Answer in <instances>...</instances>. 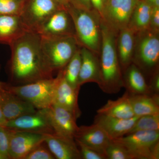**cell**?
Instances as JSON below:
<instances>
[{"label": "cell", "mask_w": 159, "mask_h": 159, "mask_svg": "<svg viewBox=\"0 0 159 159\" xmlns=\"http://www.w3.org/2000/svg\"><path fill=\"white\" fill-rule=\"evenodd\" d=\"M9 46L11 84L23 85L53 77L54 72L43 55L41 37L37 33L27 30Z\"/></svg>", "instance_id": "cell-1"}, {"label": "cell", "mask_w": 159, "mask_h": 159, "mask_svg": "<svg viewBox=\"0 0 159 159\" xmlns=\"http://www.w3.org/2000/svg\"><path fill=\"white\" fill-rule=\"evenodd\" d=\"M101 46L100 67L102 82L99 87L104 93L116 94L124 88L123 73L117 54L118 33L101 20Z\"/></svg>", "instance_id": "cell-2"}, {"label": "cell", "mask_w": 159, "mask_h": 159, "mask_svg": "<svg viewBox=\"0 0 159 159\" xmlns=\"http://www.w3.org/2000/svg\"><path fill=\"white\" fill-rule=\"evenodd\" d=\"M75 29L80 45L100 56L101 46V18L95 9L91 11L77 9L69 5L66 8Z\"/></svg>", "instance_id": "cell-3"}, {"label": "cell", "mask_w": 159, "mask_h": 159, "mask_svg": "<svg viewBox=\"0 0 159 159\" xmlns=\"http://www.w3.org/2000/svg\"><path fill=\"white\" fill-rule=\"evenodd\" d=\"M135 34L132 63L149 79L159 71V32L149 28Z\"/></svg>", "instance_id": "cell-4"}, {"label": "cell", "mask_w": 159, "mask_h": 159, "mask_svg": "<svg viewBox=\"0 0 159 159\" xmlns=\"http://www.w3.org/2000/svg\"><path fill=\"white\" fill-rule=\"evenodd\" d=\"M44 57L53 72L64 68L80 47L76 36H40Z\"/></svg>", "instance_id": "cell-5"}, {"label": "cell", "mask_w": 159, "mask_h": 159, "mask_svg": "<svg viewBox=\"0 0 159 159\" xmlns=\"http://www.w3.org/2000/svg\"><path fill=\"white\" fill-rule=\"evenodd\" d=\"M112 141L125 148L132 159H159V130L139 131Z\"/></svg>", "instance_id": "cell-6"}, {"label": "cell", "mask_w": 159, "mask_h": 159, "mask_svg": "<svg viewBox=\"0 0 159 159\" xmlns=\"http://www.w3.org/2000/svg\"><path fill=\"white\" fill-rule=\"evenodd\" d=\"M55 78L38 80L20 85H13L4 83L9 90L32 104L39 110L48 108L53 104L55 89L58 81Z\"/></svg>", "instance_id": "cell-7"}, {"label": "cell", "mask_w": 159, "mask_h": 159, "mask_svg": "<svg viewBox=\"0 0 159 159\" xmlns=\"http://www.w3.org/2000/svg\"><path fill=\"white\" fill-rule=\"evenodd\" d=\"M139 0H107L101 19L117 33L128 27L132 13Z\"/></svg>", "instance_id": "cell-8"}, {"label": "cell", "mask_w": 159, "mask_h": 159, "mask_svg": "<svg viewBox=\"0 0 159 159\" xmlns=\"http://www.w3.org/2000/svg\"><path fill=\"white\" fill-rule=\"evenodd\" d=\"M20 16L29 30L36 32L47 19L57 10L64 9L55 0H28Z\"/></svg>", "instance_id": "cell-9"}, {"label": "cell", "mask_w": 159, "mask_h": 159, "mask_svg": "<svg viewBox=\"0 0 159 159\" xmlns=\"http://www.w3.org/2000/svg\"><path fill=\"white\" fill-rule=\"evenodd\" d=\"M47 118L54 134L72 140L78 131L77 118L73 113L59 106L52 104L50 107L39 110Z\"/></svg>", "instance_id": "cell-10"}, {"label": "cell", "mask_w": 159, "mask_h": 159, "mask_svg": "<svg viewBox=\"0 0 159 159\" xmlns=\"http://www.w3.org/2000/svg\"><path fill=\"white\" fill-rule=\"evenodd\" d=\"M9 129L11 159H24L33 148L44 142L46 138V134Z\"/></svg>", "instance_id": "cell-11"}, {"label": "cell", "mask_w": 159, "mask_h": 159, "mask_svg": "<svg viewBox=\"0 0 159 159\" xmlns=\"http://www.w3.org/2000/svg\"><path fill=\"white\" fill-rule=\"evenodd\" d=\"M40 36H75L73 20L66 9L54 12L36 31Z\"/></svg>", "instance_id": "cell-12"}, {"label": "cell", "mask_w": 159, "mask_h": 159, "mask_svg": "<svg viewBox=\"0 0 159 159\" xmlns=\"http://www.w3.org/2000/svg\"><path fill=\"white\" fill-rule=\"evenodd\" d=\"M0 102L3 116L7 121L37 111L31 103L9 90L3 82H2L0 92Z\"/></svg>", "instance_id": "cell-13"}, {"label": "cell", "mask_w": 159, "mask_h": 159, "mask_svg": "<svg viewBox=\"0 0 159 159\" xmlns=\"http://www.w3.org/2000/svg\"><path fill=\"white\" fill-rule=\"evenodd\" d=\"M5 127L14 130L43 134H54L48 120L40 110L7 121Z\"/></svg>", "instance_id": "cell-14"}, {"label": "cell", "mask_w": 159, "mask_h": 159, "mask_svg": "<svg viewBox=\"0 0 159 159\" xmlns=\"http://www.w3.org/2000/svg\"><path fill=\"white\" fill-rule=\"evenodd\" d=\"M58 71L57 81L53 101V104L59 106L70 111L77 119L81 115L78 105L80 89L72 88L64 76L63 70Z\"/></svg>", "instance_id": "cell-15"}, {"label": "cell", "mask_w": 159, "mask_h": 159, "mask_svg": "<svg viewBox=\"0 0 159 159\" xmlns=\"http://www.w3.org/2000/svg\"><path fill=\"white\" fill-rule=\"evenodd\" d=\"M75 140L104 155L112 141L105 131L94 123L90 125L79 126Z\"/></svg>", "instance_id": "cell-16"}, {"label": "cell", "mask_w": 159, "mask_h": 159, "mask_svg": "<svg viewBox=\"0 0 159 159\" xmlns=\"http://www.w3.org/2000/svg\"><path fill=\"white\" fill-rule=\"evenodd\" d=\"M81 67L80 72L78 85L81 87L89 82H93L100 86L102 82L99 56L93 52L80 47Z\"/></svg>", "instance_id": "cell-17"}, {"label": "cell", "mask_w": 159, "mask_h": 159, "mask_svg": "<svg viewBox=\"0 0 159 159\" xmlns=\"http://www.w3.org/2000/svg\"><path fill=\"white\" fill-rule=\"evenodd\" d=\"M139 118L135 116L130 119H119L97 113L94 117L93 123L101 127L113 140L127 134Z\"/></svg>", "instance_id": "cell-18"}, {"label": "cell", "mask_w": 159, "mask_h": 159, "mask_svg": "<svg viewBox=\"0 0 159 159\" xmlns=\"http://www.w3.org/2000/svg\"><path fill=\"white\" fill-rule=\"evenodd\" d=\"M45 142L56 159H82L75 140L51 134L46 135Z\"/></svg>", "instance_id": "cell-19"}, {"label": "cell", "mask_w": 159, "mask_h": 159, "mask_svg": "<svg viewBox=\"0 0 159 159\" xmlns=\"http://www.w3.org/2000/svg\"><path fill=\"white\" fill-rule=\"evenodd\" d=\"M124 87L130 95H152L142 71L131 63L123 72Z\"/></svg>", "instance_id": "cell-20"}, {"label": "cell", "mask_w": 159, "mask_h": 159, "mask_svg": "<svg viewBox=\"0 0 159 159\" xmlns=\"http://www.w3.org/2000/svg\"><path fill=\"white\" fill-rule=\"evenodd\" d=\"M135 34L133 31L126 27L119 31L117 35V54L122 73L132 63Z\"/></svg>", "instance_id": "cell-21"}, {"label": "cell", "mask_w": 159, "mask_h": 159, "mask_svg": "<svg viewBox=\"0 0 159 159\" xmlns=\"http://www.w3.org/2000/svg\"><path fill=\"white\" fill-rule=\"evenodd\" d=\"M27 30L20 16L0 15V43L9 45Z\"/></svg>", "instance_id": "cell-22"}, {"label": "cell", "mask_w": 159, "mask_h": 159, "mask_svg": "<svg viewBox=\"0 0 159 159\" xmlns=\"http://www.w3.org/2000/svg\"><path fill=\"white\" fill-rule=\"evenodd\" d=\"M97 113L122 119H130L135 116L129 94L127 91L116 100H108L105 105L97 111Z\"/></svg>", "instance_id": "cell-23"}, {"label": "cell", "mask_w": 159, "mask_h": 159, "mask_svg": "<svg viewBox=\"0 0 159 159\" xmlns=\"http://www.w3.org/2000/svg\"><path fill=\"white\" fill-rule=\"evenodd\" d=\"M129 99L135 116L159 115V95L129 94Z\"/></svg>", "instance_id": "cell-24"}, {"label": "cell", "mask_w": 159, "mask_h": 159, "mask_svg": "<svg viewBox=\"0 0 159 159\" xmlns=\"http://www.w3.org/2000/svg\"><path fill=\"white\" fill-rule=\"evenodd\" d=\"M152 7L146 0H139L132 13L127 27L135 33L149 29Z\"/></svg>", "instance_id": "cell-25"}, {"label": "cell", "mask_w": 159, "mask_h": 159, "mask_svg": "<svg viewBox=\"0 0 159 159\" xmlns=\"http://www.w3.org/2000/svg\"><path fill=\"white\" fill-rule=\"evenodd\" d=\"M80 47L65 67L63 69L64 76L70 85L74 89L80 90V87L78 85V79L81 64Z\"/></svg>", "instance_id": "cell-26"}, {"label": "cell", "mask_w": 159, "mask_h": 159, "mask_svg": "<svg viewBox=\"0 0 159 159\" xmlns=\"http://www.w3.org/2000/svg\"><path fill=\"white\" fill-rule=\"evenodd\" d=\"M152 130H159V115H148L139 117L127 134L139 131Z\"/></svg>", "instance_id": "cell-27"}, {"label": "cell", "mask_w": 159, "mask_h": 159, "mask_svg": "<svg viewBox=\"0 0 159 159\" xmlns=\"http://www.w3.org/2000/svg\"><path fill=\"white\" fill-rule=\"evenodd\" d=\"M25 0H0V15L20 16Z\"/></svg>", "instance_id": "cell-28"}, {"label": "cell", "mask_w": 159, "mask_h": 159, "mask_svg": "<svg viewBox=\"0 0 159 159\" xmlns=\"http://www.w3.org/2000/svg\"><path fill=\"white\" fill-rule=\"evenodd\" d=\"M45 141L32 149L24 159H54Z\"/></svg>", "instance_id": "cell-29"}, {"label": "cell", "mask_w": 159, "mask_h": 159, "mask_svg": "<svg viewBox=\"0 0 159 159\" xmlns=\"http://www.w3.org/2000/svg\"><path fill=\"white\" fill-rule=\"evenodd\" d=\"M107 159H132L127 151L112 141L105 151Z\"/></svg>", "instance_id": "cell-30"}, {"label": "cell", "mask_w": 159, "mask_h": 159, "mask_svg": "<svg viewBox=\"0 0 159 159\" xmlns=\"http://www.w3.org/2000/svg\"><path fill=\"white\" fill-rule=\"evenodd\" d=\"M9 129L0 126V153L5 159L10 158L9 155Z\"/></svg>", "instance_id": "cell-31"}, {"label": "cell", "mask_w": 159, "mask_h": 159, "mask_svg": "<svg viewBox=\"0 0 159 159\" xmlns=\"http://www.w3.org/2000/svg\"><path fill=\"white\" fill-rule=\"evenodd\" d=\"M75 141L80 152L82 159H107L105 155L99 153L77 140H75Z\"/></svg>", "instance_id": "cell-32"}, {"label": "cell", "mask_w": 159, "mask_h": 159, "mask_svg": "<svg viewBox=\"0 0 159 159\" xmlns=\"http://www.w3.org/2000/svg\"><path fill=\"white\" fill-rule=\"evenodd\" d=\"M69 4L77 9L91 11L94 9L90 0H68Z\"/></svg>", "instance_id": "cell-33"}, {"label": "cell", "mask_w": 159, "mask_h": 159, "mask_svg": "<svg viewBox=\"0 0 159 159\" xmlns=\"http://www.w3.org/2000/svg\"><path fill=\"white\" fill-rule=\"evenodd\" d=\"M149 28L154 31L159 32V7H152Z\"/></svg>", "instance_id": "cell-34"}, {"label": "cell", "mask_w": 159, "mask_h": 159, "mask_svg": "<svg viewBox=\"0 0 159 159\" xmlns=\"http://www.w3.org/2000/svg\"><path fill=\"white\" fill-rule=\"evenodd\" d=\"M148 83L152 95H159V71L152 76Z\"/></svg>", "instance_id": "cell-35"}, {"label": "cell", "mask_w": 159, "mask_h": 159, "mask_svg": "<svg viewBox=\"0 0 159 159\" xmlns=\"http://www.w3.org/2000/svg\"><path fill=\"white\" fill-rule=\"evenodd\" d=\"M93 9L98 12L100 17L102 15L104 4L102 0H90Z\"/></svg>", "instance_id": "cell-36"}, {"label": "cell", "mask_w": 159, "mask_h": 159, "mask_svg": "<svg viewBox=\"0 0 159 159\" xmlns=\"http://www.w3.org/2000/svg\"><path fill=\"white\" fill-rule=\"evenodd\" d=\"M2 82L0 81V92H1V86H2ZM7 121L5 119L2 112V108H1V102H0V126H5Z\"/></svg>", "instance_id": "cell-37"}, {"label": "cell", "mask_w": 159, "mask_h": 159, "mask_svg": "<svg viewBox=\"0 0 159 159\" xmlns=\"http://www.w3.org/2000/svg\"><path fill=\"white\" fill-rule=\"evenodd\" d=\"M55 1L65 9H66L68 6L70 5L68 0H55Z\"/></svg>", "instance_id": "cell-38"}, {"label": "cell", "mask_w": 159, "mask_h": 159, "mask_svg": "<svg viewBox=\"0 0 159 159\" xmlns=\"http://www.w3.org/2000/svg\"><path fill=\"white\" fill-rule=\"evenodd\" d=\"M153 7H159V0H146Z\"/></svg>", "instance_id": "cell-39"}, {"label": "cell", "mask_w": 159, "mask_h": 159, "mask_svg": "<svg viewBox=\"0 0 159 159\" xmlns=\"http://www.w3.org/2000/svg\"><path fill=\"white\" fill-rule=\"evenodd\" d=\"M0 159H4V158L1 155V153H0Z\"/></svg>", "instance_id": "cell-40"}, {"label": "cell", "mask_w": 159, "mask_h": 159, "mask_svg": "<svg viewBox=\"0 0 159 159\" xmlns=\"http://www.w3.org/2000/svg\"><path fill=\"white\" fill-rule=\"evenodd\" d=\"M102 1H103V2H104V4H105L106 2L107 1V0H102Z\"/></svg>", "instance_id": "cell-41"}]
</instances>
